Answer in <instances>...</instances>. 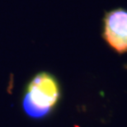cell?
Wrapping results in <instances>:
<instances>
[{
    "label": "cell",
    "mask_w": 127,
    "mask_h": 127,
    "mask_svg": "<svg viewBox=\"0 0 127 127\" xmlns=\"http://www.w3.org/2000/svg\"><path fill=\"white\" fill-rule=\"evenodd\" d=\"M60 97V88L56 78L49 73H39L27 86L22 106L30 117L41 119L54 109Z\"/></svg>",
    "instance_id": "cell-1"
},
{
    "label": "cell",
    "mask_w": 127,
    "mask_h": 127,
    "mask_svg": "<svg viewBox=\"0 0 127 127\" xmlns=\"http://www.w3.org/2000/svg\"><path fill=\"white\" fill-rule=\"evenodd\" d=\"M103 36L117 53L127 51V11L118 8L107 12L104 18Z\"/></svg>",
    "instance_id": "cell-2"
}]
</instances>
